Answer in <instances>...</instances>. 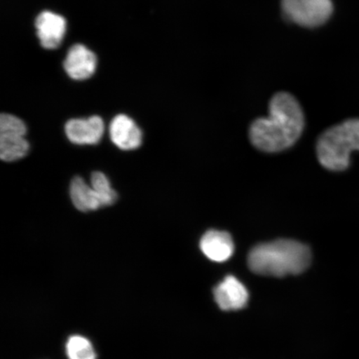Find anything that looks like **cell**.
Masks as SVG:
<instances>
[{"label": "cell", "mask_w": 359, "mask_h": 359, "mask_svg": "<svg viewBox=\"0 0 359 359\" xmlns=\"http://www.w3.org/2000/svg\"><path fill=\"white\" fill-rule=\"evenodd\" d=\"M304 128V112L299 103L288 93H279L269 102L267 118L255 120L250 138L259 150L277 152L294 145Z\"/></svg>", "instance_id": "obj_1"}, {"label": "cell", "mask_w": 359, "mask_h": 359, "mask_svg": "<svg viewBox=\"0 0 359 359\" xmlns=\"http://www.w3.org/2000/svg\"><path fill=\"white\" fill-rule=\"evenodd\" d=\"M311 262L307 245L292 240H277L255 246L248 255L249 267L255 273L283 277L298 275Z\"/></svg>", "instance_id": "obj_2"}, {"label": "cell", "mask_w": 359, "mask_h": 359, "mask_svg": "<svg viewBox=\"0 0 359 359\" xmlns=\"http://www.w3.org/2000/svg\"><path fill=\"white\" fill-rule=\"evenodd\" d=\"M316 149L323 167L336 172L346 169L351 152L359 151V119L327 129L318 138Z\"/></svg>", "instance_id": "obj_3"}, {"label": "cell", "mask_w": 359, "mask_h": 359, "mask_svg": "<svg viewBox=\"0 0 359 359\" xmlns=\"http://www.w3.org/2000/svg\"><path fill=\"white\" fill-rule=\"evenodd\" d=\"M281 7L287 20L305 28L324 25L334 11L331 0H282Z\"/></svg>", "instance_id": "obj_4"}, {"label": "cell", "mask_w": 359, "mask_h": 359, "mask_svg": "<svg viewBox=\"0 0 359 359\" xmlns=\"http://www.w3.org/2000/svg\"><path fill=\"white\" fill-rule=\"evenodd\" d=\"M105 126L100 116L86 119H71L65 125V133L76 145H95L104 134Z\"/></svg>", "instance_id": "obj_5"}, {"label": "cell", "mask_w": 359, "mask_h": 359, "mask_svg": "<svg viewBox=\"0 0 359 359\" xmlns=\"http://www.w3.org/2000/svg\"><path fill=\"white\" fill-rule=\"evenodd\" d=\"M109 134L111 142L124 151L137 149L142 144L141 129L127 115L120 114L111 120Z\"/></svg>", "instance_id": "obj_6"}, {"label": "cell", "mask_w": 359, "mask_h": 359, "mask_svg": "<svg viewBox=\"0 0 359 359\" xmlns=\"http://www.w3.org/2000/svg\"><path fill=\"white\" fill-rule=\"evenodd\" d=\"M35 26L40 43L44 48L53 49L60 46L66 32L64 17L44 11L36 19Z\"/></svg>", "instance_id": "obj_7"}, {"label": "cell", "mask_w": 359, "mask_h": 359, "mask_svg": "<svg viewBox=\"0 0 359 359\" xmlns=\"http://www.w3.org/2000/svg\"><path fill=\"white\" fill-rule=\"evenodd\" d=\"M97 57L82 44L74 45L66 57L64 67L67 75L75 80L89 79L95 72Z\"/></svg>", "instance_id": "obj_8"}, {"label": "cell", "mask_w": 359, "mask_h": 359, "mask_svg": "<svg viewBox=\"0 0 359 359\" xmlns=\"http://www.w3.org/2000/svg\"><path fill=\"white\" fill-rule=\"evenodd\" d=\"M215 302L223 311H238L248 302V292L234 276H227L214 290Z\"/></svg>", "instance_id": "obj_9"}, {"label": "cell", "mask_w": 359, "mask_h": 359, "mask_svg": "<svg viewBox=\"0 0 359 359\" xmlns=\"http://www.w3.org/2000/svg\"><path fill=\"white\" fill-rule=\"evenodd\" d=\"M201 249L206 257L215 262H224L234 253V243L226 231H210L201 241Z\"/></svg>", "instance_id": "obj_10"}, {"label": "cell", "mask_w": 359, "mask_h": 359, "mask_svg": "<svg viewBox=\"0 0 359 359\" xmlns=\"http://www.w3.org/2000/svg\"><path fill=\"white\" fill-rule=\"evenodd\" d=\"M70 196L75 208L81 212H88L104 208L101 197L80 177H76L72 181Z\"/></svg>", "instance_id": "obj_11"}, {"label": "cell", "mask_w": 359, "mask_h": 359, "mask_svg": "<svg viewBox=\"0 0 359 359\" xmlns=\"http://www.w3.org/2000/svg\"><path fill=\"white\" fill-rule=\"evenodd\" d=\"M29 144L25 137L0 135V157L4 161H15L28 154Z\"/></svg>", "instance_id": "obj_12"}, {"label": "cell", "mask_w": 359, "mask_h": 359, "mask_svg": "<svg viewBox=\"0 0 359 359\" xmlns=\"http://www.w3.org/2000/svg\"><path fill=\"white\" fill-rule=\"evenodd\" d=\"M66 352L69 359L97 358L92 343L80 335L70 337L66 344Z\"/></svg>", "instance_id": "obj_13"}, {"label": "cell", "mask_w": 359, "mask_h": 359, "mask_svg": "<svg viewBox=\"0 0 359 359\" xmlns=\"http://www.w3.org/2000/svg\"><path fill=\"white\" fill-rule=\"evenodd\" d=\"M91 187L101 197L104 206L114 204L118 199V194L111 187L109 180L102 172H96L92 174Z\"/></svg>", "instance_id": "obj_14"}, {"label": "cell", "mask_w": 359, "mask_h": 359, "mask_svg": "<svg viewBox=\"0 0 359 359\" xmlns=\"http://www.w3.org/2000/svg\"><path fill=\"white\" fill-rule=\"evenodd\" d=\"M26 133V125L20 118L4 114L0 116V135H18L25 137Z\"/></svg>", "instance_id": "obj_15"}]
</instances>
